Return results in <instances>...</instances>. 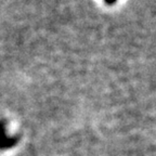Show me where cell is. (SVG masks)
<instances>
[{
  "label": "cell",
  "mask_w": 156,
  "mask_h": 156,
  "mask_svg": "<svg viewBox=\"0 0 156 156\" xmlns=\"http://www.w3.org/2000/svg\"><path fill=\"white\" fill-rule=\"evenodd\" d=\"M105 1H106L107 3H113V2H115L116 0H105Z\"/></svg>",
  "instance_id": "2"
},
{
  "label": "cell",
  "mask_w": 156,
  "mask_h": 156,
  "mask_svg": "<svg viewBox=\"0 0 156 156\" xmlns=\"http://www.w3.org/2000/svg\"><path fill=\"white\" fill-rule=\"evenodd\" d=\"M17 142L15 138H10L5 134V122H0V149H8L11 147Z\"/></svg>",
  "instance_id": "1"
}]
</instances>
